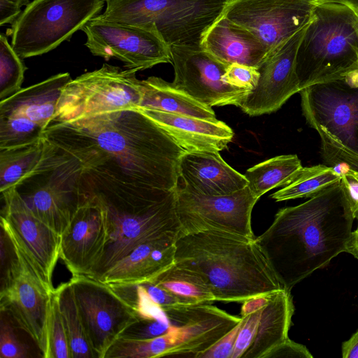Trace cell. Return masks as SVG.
<instances>
[{
    "label": "cell",
    "instance_id": "obj_1",
    "mask_svg": "<svg viewBox=\"0 0 358 358\" xmlns=\"http://www.w3.org/2000/svg\"><path fill=\"white\" fill-rule=\"evenodd\" d=\"M42 137L75 157L84 168L167 192L179 185L180 161L187 152L136 108L48 125Z\"/></svg>",
    "mask_w": 358,
    "mask_h": 358
},
{
    "label": "cell",
    "instance_id": "obj_2",
    "mask_svg": "<svg viewBox=\"0 0 358 358\" xmlns=\"http://www.w3.org/2000/svg\"><path fill=\"white\" fill-rule=\"evenodd\" d=\"M355 219L340 180L301 204L280 209L255 241L282 287L290 291L348 252Z\"/></svg>",
    "mask_w": 358,
    "mask_h": 358
},
{
    "label": "cell",
    "instance_id": "obj_3",
    "mask_svg": "<svg viewBox=\"0 0 358 358\" xmlns=\"http://www.w3.org/2000/svg\"><path fill=\"white\" fill-rule=\"evenodd\" d=\"M82 183L101 205L107 230L103 252L88 277L101 281L137 245L179 234L176 190L149 188L84 167Z\"/></svg>",
    "mask_w": 358,
    "mask_h": 358
},
{
    "label": "cell",
    "instance_id": "obj_4",
    "mask_svg": "<svg viewBox=\"0 0 358 358\" xmlns=\"http://www.w3.org/2000/svg\"><path fill=\"white\" fill-rule=\"evenodd\" d=\"M175 263L198 275L215 301L243 302L284 289L255 239L220 231L178 236Z\"/></svg>",
    "mask_w": 358,
    "mask_h": 358
},
{
    "label": "cell",
    "instance_id": "obj_5",
    "mask_svg": "<svg viewBox=\"0 0 358 358\" xmlns=\"http://www.w3.org/2000/svg\"><path fill=\"white\" fill-rule=\"evenodd\" d=\"M357 69L358 11L342 4L315 3L296 53L301 90Z\"/></svg>",
    "mask_w": 358,
    "mask_h": 358
},
{
    "label": "cell",
    "instance_id": "obj_6",
    "mask_svg": "<svg viewBox=\"0 0 358 358\" xmlns=\"http://www.w3.org/2000/svg\"><path fill=\"white\" fill-rule=\"evenodd\" d=\"M230 0H106L96 20L157 33L172 46L201 47L202 37Z\"/></svg>",
    "mask_w": 358,
    "mask_h": 358
},
{
    "label": "cell",
    "instance_id": "obj_7",
    "mask_svg": "<svg viewBox=\"0 0 358 358\" xmlns=\"http://www.w3.org/2000/svg\"><path fill=\"white\" fill-rule=\"evenodd\" d=\"M44 140L38 164L15 189L31 212L62 236L87 198L82 183L83 166L71 154Z\"/></svg>",
    "mask_w": 358,
    "mask_h": 358
},
{
    "label": "cell",
    "instance_id": "obj_8",
    "mask_svg": "<svg viewBox=\"0 0 358 358\" xmlns=\"http://www.w3.org/2000/svg\"><path fill=\"white\" fill-rule=\"evenodd\" d=\"M106 0H33L8 34L22 58L47 53L101 14Z\"/></svg>",
    "mask_w": 358,
    "mask_h": 358
},
{
    "label": "cell",
    "instance_id": "obj_9",
    "mask_svg": "<svg viewBox=\"0 0 358 358\" xmlns=\"http://www.w3.org/2000/svg\"><path fill=\"white\" fill-rule=\"evenodd\" d=\"M136 72L103 64L71 80L63 88L48 125L117 110L138 109L143 92Z\"/></svg>",
    "mask_w": 358,
    "mask_h": 358
},
{
    "label": "cell",
    "instance_id": "obj_10",
    "mask_svg": "<svg viewBox=\"0 0 358 358\" xmlns=\"http://www.w3.org/2000/svg\"><path fill=\"white\" fill-rule=\"evenodd\" d=\"M299 94L310 127L358 155V69L306 87Z\"/></svg>",
    "mask_w": 358,
    "mask_h": 358
},
{
    "label": "cell",
    "instance_id": "obj_11",
    "mask_svg": "<svg viewBox=\"0 0 358 358\" xmlns=\"http://www.w3.org/2000/svg\"><path fill=\"white\" fill-rule=\"evenodd\" d=\"M257 200L248 186L231 194L210 196L178 185L176 191L180 224L178 236L214 230L255 239L251 215Z\"/></svg>",
    "mask_w": 358,
    "mask_h": 358
},
{
    "label": "cell",
    "instance_id": "obj_12",
    "mask_svg": "<svg viewBox=\"0 0 358 358\" xmlns=\"http://www.w3.org/2000/svg\"><path fill=\"white\" fill-rule=\"evenodd\" d=\"M69 282L96 358H105L124 330L140 317L110 285L86 275L72 276Z\"/></svg>",
    "mask_w": 358,
    "mask_h": 358
},
{
    "label": "cell",
    "instance_id": "obj_13",
    "mask_svg": "<svg viewBox=\"0 0 358 358\" xmlns=\"http://www.w3.org/2000/svg\"><path fill=\"white\" fill-rule=\"evenodd\" d=\"M1 196V229L47 290L54 292L52 274L60 258L62 236L31 212L15 189Z\"/></svg>",
    "mask_w": 358,
    "mask_h": 358
},
{
    "label": "cell",
    "instance_id": "obj_14",
    "mask_svg": "<svg viewBox=\"0 0 358 358\" xmlns=\"http://www.w3.org/2000/svg\"><path fill=\"white\" fill-rule=\"evenodd\" d=\"M12 247L13 255L1 278V310L32 339L42 355L53 292L47 290L20 251Z\"/></svg>",
    "mask_w": 358,
    "mask_h": 358
},
{
    "label": "cell",
    "instance_id": "obj_15",
    "mask_svg": "<svg viewBox=\"0 0 358 358\" xmlns=\"http://www.w3.org/2000/svg\"><path fill=\"white\" fill-rule=\"evenodd\" d=\"M82 30L87 36L85 45L93 55L117 59L127 69L138 71L171 63L170 47L155 31L95 18Z\"/></svg>",
    "mask_w": 358,
    "mask_h": 358
},
{
    "label": "cell",
    "instance_id": "obj_16",
    "mask_svg": "<svg viewBox=\"0 0 358 358\" xmlns=\"http://www.w3.org/2000/svg\"><path fill=\"white\" fill-rule=\"evenodd\" d=\"M315 6L312 0H230L222 15L251 31L269 52L306 27Z\"/></svg>",
    "mask_w": 358,
    "mask_h": 358
},
{
    "label": "cell",
    "instance_id": "obj_17",
    "mask_svg": "<svg viewBox=\"0 0 358 358\" xmlns=\"http://www.w3.org/2000/svg\"><path fill=\"white\" fill-rule=\"evenodd\" d=\"M173 86L208 106H239L250 91L228 84L224 79L227 65L201 47L172 46Z\"/></svg>",
    "mask_w": 358,
    "mask_h": 358
},
{
    "label": "cell",
    "instance_id": "obj_18",
    "mask_svg": "<svg viewBox=\"0 0 358 358\" xmlns=\"http://www.w3.org/2000/svg\"><path fill=\"white\" fill-rule=\"evenodd\" d=\"M306 27L268 52L257 67V85L238 106L245 113L250 116L270 114L280 109L292 95L299 93L296 57Z\"/></svg>",
    "mask_w": 358,
    "mask_h": 358
},
{
    "label": "cell",
    "instance_id": "obj_19",
    "mask_svg": "<svg viewBox=\"0 0 358 358\" xmlns=\"http://www.w3.org/2000/svg\"><path fill=\"white\" fill-rule=\"evenodd\" d=\"M294 312L290 291L280 289L272 292L262 308L241 317L232 358H264L289 338Z\"/></svg>",
    "mask_w": 358,
    "mask_h": 358
},
{
    "label": "cell",
    "instance_id": "obj_20",
    "mask_svg": "<svg viewBox=\"0 0 358 358\" xmlns=\"http://www.w3.org/2000/svg\"><path fill=\"white\" fill-rule=\"evenodd\" d=\"M85 191L87 199L61 236L60 258L72 276H88L107 242L103 209L94 196Z\"/></svg>",
    "mask_w": 358,
    "mask_h": 358
},
{
    "label": "cell",
    "instance_id": "obj_21",
    "mask_svg": "<svg viewBox=\"0 0 358 358\" xmlns=\"http://www.w3.org/2000/svg\"><path fill=\"white\" fill-rule=\"evenodd\" d=\"M241 320L209 303L194 304L184 322L160 336L163 357L199 358Z\"/></svg>",
    "mask_w": 358,
    "mask_h": 358
},
{
    "label": "cell",
    "instance_id": "obj_22",
    "mask_svg": "<svg viewBox=\"0 0 358 358\" xmlns=\"http://www.w3.org/2000/svg\"><path fill=\"white\" fill-rule=\"evenodd\" d=\"M179 173L185 188L203 195L231 194L248 185L244 175L226 163L219 152H185Z\"/></svg>",
    "mask_w": 358,
    "mask_h": 358
},
{
    "label": "cell",
    "instance_id": "obj_23",
    "mask_svg": "<svg viewBox=\"0 0 358 358\" xmlns=\"http://www.w3.org/2000/svg\"><path fill=\"white\" fill-rule=\"evenodd\" d=\"M178 236L170 234L137 245L101 282L111 286L153 281L174 265Z\"/></svg>",
    "mask_w": 358,
    "mask_h": 358
},
{
    "label": "cell",
    "instance_id": "obj_24",
    "mask_svg": "<svg viewBox=\"0 0 358 358\" xmlns=\"http://www.w3.org/2000/svg\"><path fill=\"white\" fill-rule=\"evenodd\" d=\"M187 152H220L232 141L234 132L224 122L141 108Z\"/></svg>",
    "mask_w": 358,
    "mask_h": 358
},
{
    "label": "cell",
    "instance_id": "obj_25",
    "mask_svg": "<svg viewBox=\"0 0 358 358\" xmlns=\"http://www.w3.org/2000/svg\"><path fill=\"white\" fill-rule=\"evenodd\" d=\"M201 47L227 66L238 63L256 68L268 52L251 31L223 15L205 32Z\"/></svg>",
    "mask_w": 358,
    "mask_h": 358
},
{
    "label": "cell",
    "instance_id": "obj_26",
    "mask_svg": "<svg viewBox=\"0 0 358 358\" xmlns=\"http://www.w3.org/2000/svg\"><path fill=\"white\" fill-rule=\"evenodd\" d=\"M71 80L69 73H60L22 88L0 101V117L22 118L45 129L55 114L63 88Z\"/></svg>",
    "mask_w": 358,
    "mask_h": 358
},
{
    "label": "cell",
    "instance_id": "obj_27",
    "mask_svg": "<svg viewBox=\"0 0 358 358\" xmlns=\"http://www.w3.org/2000/svg\"><path fill=\"white\" fill-rule=\"evenodd\" d=\"M141 83L143 96L138 109H153L203 120H217L212 107L176 88L172 83L150 76L141 80Z\"/></svg>",
    "mask_w": 358,
    "mask_h": 358
},
{
    "label": "cell",
    "instance_id": "obj_28",
    "mask_svg": "<svg viewBox=\"0 0 358 358\" xmlns=\"http://www.w3.org/2000/svg\"><path fill=\"white\" fill-rule=\"evenodd\" d=\"M303 166L296 155H282L248 169L244 176L257 199L277 187L286 186L299 174Z\"/></svg>",
    "mask_w": 358,
    "mask_h": 358
},
{
    "label": "cell",
    "instance_id": "obj_29",
    "mask_svg": "<svg viewBox=\"0 0 358 358\" xmlns=\"http://www.w3.org/2000/svg\"><path fill=\"white\" fill-rule=\"evenodd\" d=\"M43 137L23 145L0 148V192L15 189L38 164L44 150Z\"/></svg>",
    "mask_w": 358,
    "mask_h": 358
},
{
    "label": "cell",
    "instance_id": "obj_30",
    "mask_svg": "<svg viewBox=\"0 0 358 358\" xmlns=\"http://www.w3.org/2000/svg\"><path fill=\"white\" fill-rule=\"evenodd\" d=\"M59 308L66 331L71 358H96L89 343L71 282L55 289Z\"/></svg>",
    "mask_w": 358,
    "mask_h": 358
},
{
    "label": "cell",
    "instance_id": "obj_31",
    "mask_svg": "<svg viewBox=\"0 0 358 358\" xmlns=\"http://www.w3.org/2000/svg\"><path fill=\"white\" fill-rule=\"evenodd\" d=\"M341 175L331 166L317 164L303 167L297 176L271 197L276 201L310 198L339 182Z\"/></svg>",
    "mask_w": 358,
    "mask_h": 358
},
{
    "label": "cell",
    "instance_id": "obj_32",
    "mask_svg": "<svg viewBox=\"0 0 358 358\" xmlns=\"http://www.w3.org/2000/svg\"><path fill=\"white\" fill-rule=\"evenodd\" d=\"M152 282L178 297L186 305L215 301L210 290L198 275L176 265Z\"/></svg>",
    "mask_w": 358,
    "mask_h": 358
},
{
    "label": "cell",
    "instance_id": "obj_33",
    "mask_svg": "<svg viewBox=\"0 0 358 358\" xmlns=\"http://www.w3.org/2000/svg\"><path fill=\"white\" fill-rule=\"evenodd\" d=\"M27 67L22 59L13 50L7 37L0 35V101L22 89Z\"/></svg>",
    "mask_w": 358,
    "mask_h": 358
},
{
    "label": "cell",
    "instance_id": "obj_34",
    "mask_svg": "<svg viewBox=\"0 0 358 358\" xmlns=\"http://www.w3.org/2000/svg\"><path fill=\"white\" fill-rule=\"evenodd\" d=\"M331 166L341 176V181L350 203L355 218L357 220V227L352 233L348 252L358 259V155L343 153Z\"/></svg>",
    "mask_w": 358,
    "mask_h": 358
},
{
    "label": "cell",
    "instance_id": "obj_35",
    "mask_svg": "<svg viewBox=\"0 0 358 358\" xmlns=\"http://www.w3.org/2000/svg\"><path fill=\"white\" fill-rule=\"evenodd\" d=\"M44 358H71L69 343L59 308L55 290L49 311Z\"/></svg>",
    "mask_w": 358,
    "mask_h": 358
},
{
    "label": "cell",
    "instance_id": "obj_36",
    "mask_svg": "<svg viewBox=\"0 0 358 358\" xmlns=\"http://www.w3.org/2000/svg\"><path fill=\"white\" fill-rule=\"evenodd\" d=\"M44 129L29 120L0 117V148L34 142L42 137Z\"/></svg>",
    "mask_w": 358,
    "mask_h": 358
},
{
    "label": "cell",
    "instance_id": "obj_37",
    "mask_svg": "<svg viewBox=\"0 0 358 358\" xmlns=\"http://www.w3.org/2000/svg\"><path fill=\"white\" fill-rule=\"evenodd\" d=\"M10 316L1 310L0 357L1 358H27L29 352L27 345L20 340Z\"/></svg>",
    "mask_w": 358,
    "mask_h": 358
},
{
    "label": "cell",
    "instance_id": "obj_38",
    "mask_svg": "<svg viewBox=\"0 0 358 358\" xmlns=\"http://www.w3.org/2000/svg\"><path fill=\"white\" fill-rule=\"evenodd\" d=\"M174 324H177L167 313L161 318L140 317L124 330L120 338L132 340L152 339L166 334Z\"/></svg>",
    "mask_w": 358,
    "mask_h": 358
},
{
    "label": "cell",
    "instance_id": "obj_39",
    "mask_svg": "<svg viewBox=\"0 0 358 358\" xmlns=\"http://www.w3.org/2000/svg\"><path fill=\"white\" fill-rule=\"evenodd\" d=\"M224 79L231 85L251 91L257 84L259 72L256 67L232 63L227 66Z\"/></svg>",
    "mask_w": 358,
    "mask_h": 358
},
{
    "label": "cell",
    "instance_id": "obj_40",
    "mask_svg": "<svg viewBox=\"0 0 358 358\" xmlns=\"http://www.w3.org/2000/svg\"><path fill=\"white\" fill-rule=\"evenodd\" d=\"M241 323V321L203 352L199 358H232Z\"/></svg>",
    "mask_w": 358,
    "mask_h": 358
},
{
    "label": "cell",
    "instance_id": "obj_41",
    "mask_svg": "<svg viewBox=\"0 0 358 358\" xmlns=\"http://www.w3.org/2000/svg\"><path fill=\"white\" fill-rule=\"evenodd\" d=\"M308 348L289 338L268 352L264 358H312Z\"/></svg>",
    "mask_w": 358,
    "mask_h": 358
},
{
    "label": "cell",
    "instance_id": "obj_42",
    "mask_svg": "<svg viewBox=\"0 0 358 358\" xmlns=\"http://www.w3.org/2000/svg\"><path fill=\"white\" fill-rule=\"evenodd\" d=\"M141 284L150 299L164 310L178 305H186L178 297L152 282Z\"/></svg>",
    "mask_w": 358,
    "mask_h": 358
},
{
    "label": "cell",
    "instance_id": "obj_43",
    "mask_svg": "<svg viewBox=\"0 0 358 358\" xmlns=\"http://www.w3.org/2000/svg\"><path fill=\"white\" fill-rule=\"evenodd\" d=\"M29 0H0V25L13 24L22 13L21 7Z\"/></svg>",
    "mask_w": 358,
    "mask_h": 358
},
{
    "label": "cell",
    "instance_id": "obj_44",
    "mask_svg": "<svg viewBox=\"0 0 358 358\" xmlns=\"http://www.w3.org/2000/svg\"><path fill=\"white\" fill-rule=\"evenodd\" d=\"M271 294V292L257 295L244 301L241 310V317L246 316L262 308L269 301Z\"/></svg>",
    "mask_w": 358,
    "mask_h": 358
},
{
    "label": "cell",
    "instance_id": "obj_45",
    "mask_svg": "<svg viewBox=\"0 0 358 358\" xmlns=\"http://www.w3.org/2000/svg\"><path fill=\"white\" fill-rule=\"evenodd\" d=\"M343 358H358V330L342 344Z\"/></svg>",
    "mask_w": 358,
    "mask_h": 358
},
{
    "label": "cell",
    "instance_id": "obj_46",
    "mask_svg": "<svg viewBox=\"0 0 358 358\" xmlns=\"http://www.w3.org/2000/svg\"><path fill=\"white\" fill-rule=\"evenodd\" d=\"M315 3H333L349 6L358 11V0H312Z\"/></svg>",
    "mask_w": 358,
    "mask_h": 358
}]
</instances>
